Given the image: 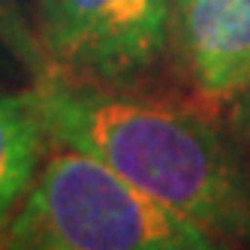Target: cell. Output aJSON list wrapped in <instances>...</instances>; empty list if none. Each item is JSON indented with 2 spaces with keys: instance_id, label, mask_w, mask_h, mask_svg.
Instances as JSON below:
<instances>
[{
  "instance_id": "2",
  "label": "cell",
  "mask_w": 250,
  "mask_h": 250,
  "mask_svg": "<svg viewBox=\"0 0 250 250\" xmlns=\"http://www.w3.org/2000/svg\"><path fill=\"white\" fill-rule=\"evenodd\" d=\"M3 250H235L121 178L51 142L9 223Z\"/></svg>"
},
{
  "instance_id": "6",
  "label": "cell",
  "mask_w": 250,
  "mask_h": 250,
  "mask_svg": "<svg viewBox=\"0 0 250 250\" xmlns=\"http://www.w3.org/2000/svg\"><path fill=\"white\" fill-rule=\"evenodd\" d=\"M232 105V115H235V124H238V130L250 139V82L241 87V91L235 94V100L229 103Z\"/></svg>"
},
{
  "instance_id": "4",
  "label": "cell",
  "mask_w": 250,
  "mask_h": 250,
  "mask_svg": "<svg viewBox=\"0 0 250 250\" xmlns=\"http://www.w3.org/2000/svg\"><path fill=\"white\" fill-rule=\"evenodd\" d=\"M169 51L211 103H232L250 82V0H172Z\"/></svg>"
},
{
  "instance_id": "1",
  "label": "cell",
  "mask_w": 250,
  "mask_h": 250,
  "mask_svg": "<svg viewBox=\"0 0 250 250\" xmlns=\"http://www.w3.org/2000/svg\"><path fill=\"white\" fill-rule=\"evenodd\" d=\"M30 97L48 142L97 157L217 238L250 244V175L202 112L51 73H37Z\"/></svg>"
},
{
  "instance_id": "5",
  "label": "cell",
  "mask_w": 250,
  "mask_h": 250,
  "mask_svg": "<svg viewBox=\"0 0 250 250\" xmlns=\"http://www.w3.org/2000/svg\"><path fill=\"white\" fill-rule=\"evenodd\" d=\"M48 145L30 87L19 94L0 87V250Z\"/></svg>"
},
{
  "instance_id": "3",
  "label": "cell",
  "mask_w": 250,
  "mask_h": 250,
  "mask_svg": "<svg viewBox=\"0 0 250 250\" xmlns=\"http://www.w3.org/2000/svg\"><path fill=\"white\" fill-rule=\"evenodd\" d=\"M172 0H33L37 73L136 87L169 51Z\"/></svg>"
}]
</instances>
